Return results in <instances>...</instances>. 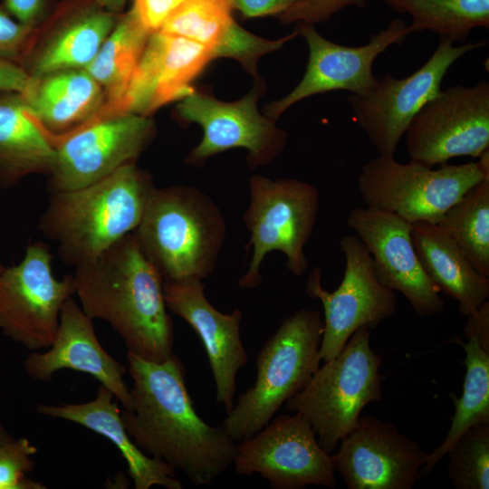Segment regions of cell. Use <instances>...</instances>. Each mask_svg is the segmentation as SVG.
<instances>
[{
  "label": "cell",
  "mask_w": 489,
  "mask_h": 489,
  "mask_svg": "<svg viewBox=\"0 0 489 489\" xmlns=\"http://www.w3.org/2000/svg\"><path fill=\"white\" fill-rule=\"evenodd\" d=\"M226 234L225 217L206 193L190 186L155 187L133 231L163 281H202L214 271Z\"/></svg>",
  "instance_id": "cell-4"
},
{
  "label": "cell",
  "mask_w": 489,
  "mask_h": 489,
  "mask_svg": "<svg viewBox=\"0 0 489 489\" xmlns=\"http://www.w3.org/2000/svg\"><path fill=\"white\" fill-rule=\"evenodd\" d=\"M340 247L345 271L339 287L331 292L323 289L320 267L312 271L305 287L306 294L320 300L324 311L319 352L322 361L333 359L358 329H374L396 311L395 292L379 281L371 255L359 237L344 235Z\"/></svg>",
  "instance_id": "cell-12"
},
{
  "label": "cell",
  "mask_w": 489,
  "mask_h": 489,
  "mask_svg": "<svg viewBox=\"0 0 489 489\" xmlns=\"http://www.w3.org/2000/svg\"><path fill=\"white\" fill-rule=\"evenodd\" d=\"M279 415L254 436L236 443L237 475H260L273 489L308 485L335 488L331 455L319 444L310 422L300 413Z\"/></svg>",
  "instance_id": "cell-13"
},
{
  "label": "cell",
  "mask_w": 489,
  "mask_h": 489,
  "mask_svg": "<svg viewBox=\"0 0 489 489\" xmlns=\"http://www.w3.org/2000/svg\"><path fill=\"white\" fill-rule=\"evenodd\" d=\"M113 393L99 386L96 397L85 403L57 405L38 404L40 415L61 418L81 425L108 438L120 452L128 465V473L136 489L159 485L166 489H182L176 471L165 462L145 454L128 434Z\"/></svg>",
  "instance_id": "cell-22"
},
{
  "label": "cell",
  "mask_w": 489,
  "mask_h": 489,
  "mask_svg": "<svg viewBox=\"0 0 489 489\" xmlns=\"http://www.w3.org/2000/svg\"><path fill=\"white\" fill-rule=\"evenodd\" d=\"M44 0H4V7L19 23L34 27L43 9Z\"/></svg>",
  "instance_id": "cell-41"
},
{
  "label": "cell",
  "mask_w": 489,
  "mask_h": 489,
  "mask_svg": "<svg viewBox=\"0 0 489 489\" xmlns=\"http://www.w3.org/2000/svg\"><path fill=\"white\" fill-rule=\"evenodd\" d=\"M188 0H139L135 2L142 21L151 31L160 27L177 7Z\"/></svg>",
  "instance_id": "cell-37"
},
{
  "label": "cell",
  "mask_w": 489,
  "mask_h": 489,
  "mask_svg": "<svg viewBox=\"0 0 489 489\" xmlns=\"http://www.w3.org/2000/svg\"><path fill=\"white\" fill-rule=\"evenodd\" d=\"M412 240L423 269L440 292L458 303L465 316L489 297V278L482 275L438 224H412Z\"/></svg>",
  "instance_id": "cell-25"
},
{
  "label": "cell",
  "mask_w": 489,
  "mask_h": 489,
  "mask_svg": "<svg viewBox=\"0 0 489 489\" xmlns=\"http://www.w3.org/2000/svg\"><path fill=\"white\" fill-rule=\"evenodd\" d=\"M155 133L149 117L118 112L99 115L69 133L53 136L55 159L48 174L50 193L91 185L135 163Z\"/></svg>",
  "instance_id": "cell-9"
},
{
  "label": "cell",
  "mask_w": 489,
  "mask_h": 489,
  "mask_svg": "<svg viewBox=\"0 0 489 489\" xmlns=\"http://www.w3.org/2000/svg\"><path fill=\"white\" fill-rule=\"evenodd\" d=\"M163 292L168 310L199 336L213 374L216 401L227 413L235 404L237 373L248 360L240 334L242 312L216 309L205 295L202 281H163Z\"/></svg>",
  "instance_id": "cell-19"
},
{
  "label": "cell",
  "mask_w": 489,
  "mask_h": 489,
  "mask_svg": "<svg viewBox=\"0 0 489 489\" xmlns=\"http://www.w3.org/2000/svg\"><path fill=\"white\" fill-rule=\"evenodd\" d=\"M447 454V473L455 488H489V422L468 428Z\"/></svg>",
  "instance_id": "cell-32"
},
{
  "label": "cell",
  "mask_w": 489,
  "mask_h": 489,
  "mask_svg": "<svg viewBox=\"0 0 489 489\" xmlns=\"http://www.w3.org/2000/svg\"><path fill=\"white\" fill-rule=\"evenodd\" d=\"M53 136L69 133L96 118L105 105L101 85L85 69H66L32 77L20 93Z\"/></svg>",
  "instance_id": "cell-23"
},
{
  "label": "cell",
  "mask_w": 489,
  "mask_h": 489,
  "mask_svg": "<svg viewBox=\"0 0 489 489\" xmlns=\"http://www.w3.org/2000/svg\"><path fill=\"white\" fill-rule=\"evenodd\" d=\"M366 7V0H306L287 9L279 18L283 24L303 22L317 24L329 20L346 7Z\"/></svg>",
  "instance_id": "cell-36"
},
{
  "label": "cell",
  "mask_w": 489,
  "mask_h": 489,
  "mask_svg": "<svg viewBox=\"0 0 489 489\" xmlns=\"http://www.w3.org/2000/svg\"><path fill=\"white\" fill-rule=\"evenodd\" d=\"M332 463L349 489H412L427 454L390 422L360 417Z\"/></svg>",
  "instance_id": "cell-17"
},
{
  "label": "cell",
  "mask_w": 489,
  "mask_h": 489,
  "mask_svg": "<svg viewBox=\"0 0 489 489\" xmlns=\"http://www.w3.org/2000/svg\"><path fill=\"white\" fill-rule=\"evenodd\" d=\"M489 176V149L477 162L442 164L436 169L394 157L378 156L362 167L358 177L367 206L392 212L406 221L438 224L468 190Z\"/></svg>",
  "instance_id": "cell-7"
},
{
  "label": "cell",
  "mask_w": 489,
  "mask_h": 489,
  "mask_svg": "<svg viewBox=\"0 0 489 489\" xmlns=\"http://www.w3.org/2000/svg\"><path fill=\"white\" fill-rule=\"evenodd\" d=\"M24 369L37 380H50L62 369L89 374L108 388L124 409L129 407V387L123 379L127 368L104 350L92 320L72 297L62 307L52 345L44 352H32L24 360Z\"/></svg>",
  "instance_id": "cell-21"
},
{
  "label": "cell",
  "mask_w": 489,
  "mask_h": 489,
  "mask_svg": "<svg viewBox=\"0 0 489 489\" xmlns=\"http://www.w3.org/2000/svg\"><path fill=\"white\" fill-rule=\"evenodd\" d=\"M127 360L132 386L121 418L129 436L145 454L183 473L192 484H211L233 465L237 442L222 426L199 417L176 354L155 362L127 352Z\"/></svg>",
  "instance_id": "cell-1"
},
{
  "label": "cell",
  "mask_w": 489,
  "mask_h": 489,
  "mask_svg": "<svg viewBox=\"0 0 489 489\" xmlns=\"http://www.w3.org/2000/svg\"><path fill=\"white\" fill-rule=\"evenodd\" d=\"M453 341L461 345L465 353L463 392L459 398L452 397L455 413L449 430L445 440L427 454L421 478L426 477L447 455L464 432L478 424L489 422V351L483 350L475 339L463 342L455 337Z\"/></svg>",
  "instance_id": "cell-28"
},
{
  "label": "cell",
  "mask_w": 489,
  "mask_h": 489,
  "mask_svg": "<svg viewBox=\"0 0 489 489\" xmlns=\"http://www.w3.org/2000/svg\"><path fill=\"white\" fill-rule=\"evenodd\" d=\"M297 35L299 34L294 30L281 39L267 40L251 34L232 20L212 48V59L222 57L235 59L242 64L245 71L258 78V60L263 55L282 48Z\"/></svg>",
  "instance_id": "cell-33"
},
{
  "label": "cell",
  "mask_w": 489,
  "mask_h": 489,
  "mask_svg": "<svg viewBox=\"0 0 489 489\" xmlns=\"http://www.w3.org/2000/svg\"><path fill=\"white\" fill-rule=\"evenodd\" d=\"M126 1L127 0H94V4L106 12L119 15L122 12Z\"/></svg>",
  "instance_id": "cell-42"
},
{
  "label": "cell",
  "mask_w": 489,
  "mask_h": 489,
  "mask_svg": "<svg viewBox=\"0 0 489 489\" xmlns=\"http://www.w3.org/2000/svg\"><path fill=\"white\" fill-rule=\"evenodd\" d=\"M48 244L30 243L22 260L0 265V331L31 350L49 348L64 302L75 294L72 275L57 279Z\"/></svg>",
  "instance_id": "cell-10"
},
{
  "label": "cell",
  "mask_w": 489,
  "mask_h": 489,
  "mask_svg": "<svg viewBox=\"0 0 489 489\" xmlns=\"http://www.w3.org/2000/svg\"><path fill=\"white\" fill-rule=\"evenodd\" d=\"M156 187L148 171L126 165L91 185L52 192L39 230L72 266L92 261L139 225Z\"/></svg>",
  "instance_id": "cell-3"
},
{
  "label": "cell",
  "mask_w": 489,
  "mask_h": 489,
  "mask_svg": "<svg viewBox=\"0 0 489 489\" xmlns=\"http://www.w3.org/2000/svg\"><path fill=\"white\" fill-rule=\"evenodd\" d=\"M307 43L309 59L300 82L283 98L264 108L265 116L276 120L294 103L310 96L346 91L364 96L377 85L372 66L379 55L393 44L402 43L411 34L409 25L399 18L392 20L369 41L360 46L333 43L321 35L312 24L297 22L295 29Z\"/></svg>",
  "instance_id": "cell-16"
},
{
  "label": "cell",
  "mask_w": 489,
  "mask_h": 489,
  "mask_svg": "<svg viewBox=\"0 0 489 489\" xmlns=\"http://www.w3.org/2000/svg\"><path fill=\"white\" fill-rule=\"evenodd\" d=\"M249 205L243 221L250 233L252 255L246 272L239 278L244 289L262 283L264 257L278 251L295 276L308 269L304 247L311 238L320 207V193L313 185L296 178L272 179L254 175L249 180Z\"/></svg>",
  "instance_id": "cell-8"
},
{
  "label": "cell",
  "mask_w": 489,
  "mask_h": 489,
  "mask_svg": "<svg viewBox=\"0 0 489 489\" xmlns=\"http://www.w3.org/2000/svg\"><path fill=\"white\" fill-rule=\"evenodd\" d=\"M117 17L96 5L78 13L34 44L21 66L32 77L84 69L114 28Z\"/></svg>",
  "instance_id": "cell-26"
},
{
  "label": "cell",
  "mask_w": 489,
  "mask_h": 489,
  "mask_svg": "<svg viewBox=\"0 0 489 489\" xmlns=\"http://www.w3.org/2000/svg\"><path fill=\"white\" fill-rule=\"evenodd\" d=\"M466 340L475 339L479 346L489 351V302L485 301L475 312L467 316L464 328Z\"/></svg>",
  "instance_id": "cell-39"
},
{
  "label": "cell",
  "mask_w": 489,
  "mask_h": 489,
  "mask_svg": "<svg viewBox=\"0 0 489 489\" xmlns=\"http://www.w3.org/2000/svg\"><path fill=\"white\" fill-rule=\"evenodd\" d=\"M264 91L261 82L241 100L225 102L193 89L179 100L177 115L203 130L200 142L190 151L186 163L201 166L211 157L242 148L248 151L251 168L266 165L284 149L286 133L275 120L261 114L257 101Z\"/></svg>",
  "instance_id": "cell-15"
},
{
  "label": "cell",
  "mask_w": 489,
  "mask_h": 489,
  "mask_svg": "<svg viewBox=\"0 0 489 489\" xmlns=\"http://www.w3.org/2000/svg\"><path fill=\"white\" fill-rule=\"evenodd\" d=\"M404 136L410 160L433 168L489 149V82L455 85L426 103Z\"/></svg>",
  "instance_id": "cell-14"
},
{
  "label": "cell",
  "mask_w": 489,
  "mask_h": 489,
  "mask_svg": "<svg viewBox=\"0 0 489 489\" xmlns=\"http://www.w3.org/2000/svg\"><path fill=\"white\" fill-rule=\"evenodd\" d=\"M438 225L475 269L489 278V176L453 205Z\"/></svg>",
  "instance_id": "cell-30"
},
{
  "label": "cell",
  "mask_w": 489,
  "mask_h": 489,
  "mask_svg": "<svg viewBox=\"0 0 489 489\" xmlns=\"http://www.w3.org/2000/svg\"><path fill=\"white\" fill-rule=\"evenodd\" d=\"M347 225L368 248L379 281L399 292L419 316L444 311L440 291L422 267L412 240V224L376 207H354Z\"/></svg>",
  "instance_id": "cell-18"
},
{
  "label": "cell",
  "mask_w": 489,
  "mask_h": 489,
  "mask_svg": "<svg viewBox=\"0 0 489 489\" xmlns=\"http://www.w3.org/2000/svg\"><path fill=\"white\" fill-rule=\"evenodd\" d=\"M31 76L20 65L0 59V91L22 93Z\"/></svg>",
  "instance_id": "cell-40"
},
{
  "label": "cell",
  "mask_w": 489,
  "mask_h": 489,
  "mask_svg": "<svg viewBox=\"0 0 489 489\" xmlns=\"http://www.w3.org/2000/svg\"><path fill=\"white\" fill-rule=\"evenodd\" d=\"M13 436L7 432V430L3 426L1 419H0V445L7 442L8 440L12 439Z\"/></svg>",
  "instance_id": "cell-43"
},
{
  "label": "cell",
  "mask_w": 489,
  "mask_h": 489,
  "mask_svg": "<svg viewBox=\"0 0 489 489\" xmlns=\"http://www.w3.org/2000/svg\"><path fill=\"white\" fill-rule=\"evenodd\" d=\"M380 364V356L370 347V329L360 327L286 400V408L310 422L319 444L330 454L354 429L363 408L382 399Z\"/></svg>",
  "instance_id": "cell-6"
},
{
  "label": "cell",
  "mask_w": 489,
  "mask_h": 489,
  "mask_svg": "<svg viewBox=\"0 0 489 489\" xmlns=\"http://www.w3.org/2000/svg\"><path fill=\"white\" fill-rule=\"evenodd\" d=\"M55 159L53 135L34 117L20 93H0V187L51 171Z\"/></svg>",
  "instance_id": "cell-24"
},
{
  "label": "cell",
  "mask_w": 489,
  "mask_h": 489,
  "mask_svg": "<svg viewBox=\"0 0 489 489\" xmlns=\"http://www.w3.org/2000/svg\"><path fill=\"white\" fill-rule=\"evenodd\" d=\"M34 27L14 22L0 8V59L22 65L34 43Z\"/></svg>",
  "instance_id": "cell-35"
},
{
  "label": "cell",
  "mask_w": 489,
  "mask_h": 489,
  "mask_svg": "<svg viewBox=\"0 0 489 489\" xmlns=\"http://www.w3.org/2000/svg\"><path fill=\"white\" fill-rule=\"evenodd\" d=\"M138 1H139V0H135V2H138Z\"/></svg>",
  "instance_id": "cell-44"
},
{
  "label": "cell",
  "mask_w": 489,
  "mask_h": 489,
  "mask_svg": "<svg viewBox=\"0 0 489 489\" xmlns=\"http://www.w3.org/2000/svg\"><path fill=\"white\" fill-rule=\"evenodd\" d=\"M306 0H231L232 7L246 17L281 14Z\"/></svg>",
  "instance_id": "cell-38"
},
{
  "label": "cell",
  "mask_w": 489,
  "mask_h": 489,
  "mask_svg": "<svg viewBox=\"0 0 489 489\" xmlns=\"http://www.w3.org/2000/svg\"><path fill=\"white\" fill-rule=\"evenodd\" d=\"M72 277L84 313L107 321L128 353L155 362L173 354L174 325L163 279L133 232L96 259L76 266Z\"/></svg>",
  "instance_id": "cell-2"
},
{
  "label": "cell",
  "mask_w": 489,
  "mask_h": 489,
  "mask_svg": "<svg viewBox=\"0 0 489 489\" xmlns=\"http://www.w3.org/2000/svg\"><path fill=\"white\" fill-rule=\"evenodd\" d=\"M0 265H1V263H0Z\"/></svg>",
  "instance_id": "cell-45"
},
{
  "label": "cell",
  "mask_w": 489,
  "mask_h": 489,
  "mask_svg": "<svg viewBox=\"0 0 489 489\" xmlns=\"http://www.w3.org/2000/svg\"><path fill=\"white\" fill-rule=\"evenodd\" d=\"M411 18V33L430 31L454 43L476 27L489 28V0H382Z\"/></svg>",
  "instance_id": "cell-29"
},
{
  "label": "cell",
  "mask_w": 489,
  "mask_h": 489,
  "mask_svg": "<svg viewBox=\"0 0 489 489\" xmlns=\"http://www.w3.org/2000/svg\"><path fill=\"white\" fill-rule=\"evenodd\" d=\"M485 44L482 40L454 45L442 36L429 59L412 74L398 79L388 73L369 94L349 96L354 119L379 156L394 157L412 119L442 91V81L452 64Z\"/></svg>",
  "instance_id": "cell-11"
},
{
  "label": "cell",
  "mask_w": 489,
  "mask_h": 489,
  "mask_svg": "<svg viewBox=\"0 0 489 489\" xmlns=\"http://www.w3.org/2000/svg\"><path fill=\"white\" fill-rule=\"evenodd\" d=\"M37 447L26 437L12 438L0 445V489H46L27 474L34 470Z\"/></svg>",
  "instance_id": "cell-34"
},
{
  "label": "cell",
  "mask_w": 489,
  "mask_h": 489,
  "mask_svg": "<svg viewBox=\"0 0 489 489\" xmlns=\"http://www.w3.org/2000/svg\"><path fill=\"white\" fill-rule=\"evenodd\" d=\"M212 49L159 30L151 33L118 112L149 117L163 105L179 101L191 82L211 62Z\"/></svg>",
  "instance_id": "cell-20"
},
{
  "label": "cell",
  "mask_w": 489,
  "mask_h": 489,
  "mask_svg": "<svg viewBox=\"0 0 489 489\" xmlns=\"http://www.w3.org/2000/svg\"><path fill=\"white\" fill-rule=\"evenodd\" d=\"M153 31L137 5L118 19L93 60L84 68L101 85L105 105L99 115L116 113Z\"/></svg>",
  "instance_id": "cell-27"
},
{
  "label": "cell",
  "mask_w": 489,
  "mask_h": 489,
  "mask_svg": "<svg viewBox=\"0 0 489 489\" xmlns=\"http://www.w3.org/2000/svg\"><path fill=\"white\" fill-rule=\"evenodd\" d=\"M231 0H188L164 20L159 30L213 48L233 20Z\"/></svg>",
  "instance_id": "cell-31"
},
{
  "label": "cell",
  "mask_w": 489,
  "mask_h": 489,
  "mask_svg": "<svg viewBox=\"0 0 489 489\" xmlns=\"http://www.w3.org/2000/svg\"><path fill=\"white\" fill-rule=\"evenodd\" d=\"M323 321L319 311L300 309L285 318L256 360V378L226 413L222 427L235 442L248 438L302 390L320 367Z\"/></svg>",
  "instance_id": "cell-5"
}]
</instances>
